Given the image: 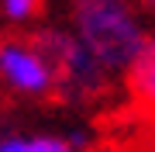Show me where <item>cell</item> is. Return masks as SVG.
Segmentation results:
<instances>
[{
  "label": "cell",
  "instance_id": "obj_1",
  "mask_svg": "<svg viewBox=\"0 0 155 152\" xmlns=\"http://www.w3.org/2000/svg\"><path fill=\"white\" fill-rule=\"evenodd\" d=\"M69 31L107 76L124 73L148 35L134 0H69Z\"/></svg>",
  "mask_w": 155,
  "mask_h": 152
},
{
  "label": "cell",
  "instance_id": "obj_2",
  "mask_svg": "<svg viewBox=\"0 0 155 152\" xmlns=\"http://www.w3.org/2000/svg\"><path fill=\"white\" fill-rule=\"evenodd\" d=\"M31 42L41 49V56L48 59L52 76H55V100L66 104H90L97 97L107 93L110 76L104 73V66L79 45V38L69 28H38L31 31Z\"/></svg>",
  "mask_w": 155,
  "mask_h": 152
},
{
  "label": "cell",
  "instance_id": "obj_3",
  "mask_svg": "<svg viewBox=\"0 0 155 152\" xmlns=\"http://www.w3.org/2000/svg\"><path fill=\"white\" fill-rule=\"evenodd\" d=\"M0 86L24 100H52L55 76L48 59L31 42V35H4L0 38Z\"/></svg>",
  "mask_w": 155,
  "mask_h": 152
},
{
  "label": "cell",
  "instance_id": "obj_4",
  "mask_svg": "<svg viewBox=\"0 0 155 152\" xmlns=\"http://www.w3.org/2000/svg\"><path fill=\"white\" fill-rule=\"evenodd\" d=\"M86 131L55 135V131H14L0 128V152H86Z\"/></svg>",
  "mask_w": 155,
  "mask_h": 152
},
{
  "label": "cell",
  "instance_id": "obj_5",
  "mask_svg": "<svg viewBox=\"0 0 155 152\" xmlns=\"http://www.w3.org/2000/svg\"><path fill=\"white\" fill-rule=\"evenodd\" d=\"M124 83H127V93L134 97V104H141L145 111L155 114V31L145 35L138 56L124 69Z\"/></svg>",
  "mask_w": 155,
  "mask_h": 152
},
{
  "label": "cell",
  "instance_id": "obj_6",
  "mask_svg": "<svg viewBox=\"0 0 155 152\" xmlns=\"http://www.w3.org/2000/svg\"><path fill=\"white\" fill-rule=\"evenodd\" d=\"M45 0H0V17L7 24H31L38 21Z\"/></svg>",
  "mask_w": 155,
  "mask_h": 152
},
{
  "label": "cell",
  "instance_id": "obj_7",
  "mask_svg": "<svg viewBox=\"0 0 155 152\" xmlns=\"http://www.w3.org/2000/svg\"><path fill=\"white\" fill-rule=\"evenodd\" d=\"M141 4H145V7H148V11H155V0H141Z\"/></svg>",
  "mask_w": 155,
  "mask_h": 152
}]
</instances>
